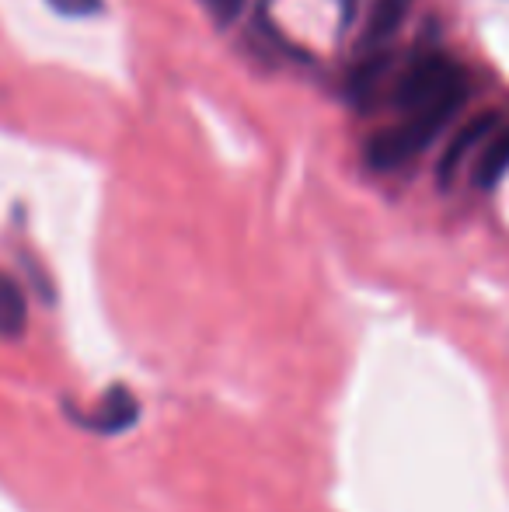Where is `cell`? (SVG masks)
Instances as JSON below:
<instances>
[{
  "label": "cell",
  "instance_id": "6da1fadb",
  "mask_svg": "<svg viewBox=\"0 0 509 512\" xmlns=\"http://www.w3.org/2000/svg\"><path fill=\"white\" fill-rule=\"evenodd\" d=\"M461 105H429V108H412L405 112V119L398 126L384 129L370 140L367 161L374 171H394L401 164H408L412 157H419L436 136L447 129V122L457 115Z\"/></svg>",
  "mask_w": 509,
  "mask_h": 512
},
{
  "label": "cell",
  "instance_id": "7a4b0ae2",
  "mask_svg": "<svg viewBox=\"0 0 509 512\" xmlns=\"http://www.w3.org/2000/svg\"><path fill=\"white\" fill-rule=\"evenodd\" d=\"M468 98V77L447 56H422L401 74L394 102L401 112L429 105H464Z\"/></svg>",
  "mask_w": 509,
  "mask_h": 512
},
{
  "label": "cell",
  "instance_id": "3957f363",
  "mask_svg": "<svg viewBox=\"0 0 509 512\" xmlns=\"http://www.w3.org/2000/svg\"><path fill=\"white\" fill-rule=\"evenodd\" d=\"M136 418H140V401H136V394L129 391L126 384H116L105 391V398L98 401L88 415L77 418V422H81L84 429L102 432V436H119L129 425H136Z\"/></svg>",
  "mask_w": 509,
  "mask_h": 512
},
{
  "label": "cell",
  "instance_id": "277c9868",
  "mask_svg": "<svg viewBox=\"0 0 509 512\" xmlns=\"http://www.w3.org/2000/svg\"><path fill=\"white\" fill-rule=\"evenodd\" d=\"M492 129H496V112H482V115H475L471 122H464V126L457 129L454 136H450L447 150H443V157H440V168H436V175H440V185L454 182V175L461 171L464 157H468L471 150L478 147V143L489 140Z\"/></svg>",
  "mask_w": 509,
  "mask_h": 512
},
{
  "label": "cell",
  "instance_id": "5b68a950",
  "mask_svg": "<svg viewBox=\"0 0 509 512\" xmlns=\"http://www.w3.org/2000/svg\"><path fill=\"white\" fill-rule=\"evenodd\" d=\"M415 0H377L374 7H370V18H367V35H363V42H367L370 49L374 46H384V42H391L394 35L401 32V25H405L408 11H412Z\"/></svg>",
  "mask_w": 509,
  "mask_h": 512
},
{
  "label": "cell",
  "instance_id": "8992f818",
  "mask_svg": "<svg viewBox=\"0 0 509 512\" xmlns=\"http://www.w3.org/2000/svg\"><path fill=\"white\" fill-rule=\"evenodd\" d=\"M28 328V304L21 286L0 272V338H21Z\"/></svg>",
  "mask_w": 509,
  "mask_h": 512
},
{
  "label": "cell",
  "instance_id": "52a82bcc",
  "mask_svg": "<svg viewBox=\"0 0 509 512\" xmlns=\"http://www.w3.org/2000/svg\"><path fill=\"white\" fill-rule=\"evenodd\" d=\"M506 171H509V129L485 140V150H482V157H478V168H475V182L482 185V189H492Z\"/></svg>",
  "mask_w": 509,
  "mask_h": 512
},
{
  "label": "cell",
  "instance_id": "ba28073f",
  "mask_svg": "<svg viewBox=\"0 0 509 512\" xmlns=\"http://www.w3.org/2000/svg\"><path fill=\"white\" fill-rule=\"evenodd\" d=\"M49 7L67 18H88V14L102 11V0H49Z\"/></svg>",
  "mask_w": 509,
  "mask_h": 512
},
{
  "label": "cell",
  "instance_id": "9c48e42d",
  "mask_svg": "<svg viewBox=\"0 0 509 512\" xmlns=\"http://www.w3.org/2000/svg\"><path fill=\"white\" fill-rule=\"evenodd\" d=\"M213 7H217L220 18L231 21V18H238V14H241V7H245V0H213Z\"/></svg>",
  "mask_w": 509,
  "mask_h": 512
}]
</instances>
